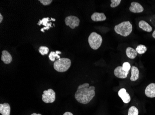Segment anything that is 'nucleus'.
Segmentation results:
<instances>
[{"mask_svg":"<svg viewBox=\"0 0 155 115\" xmlns=\"http://www.w3.org/2000/svg\"><path fill=\"white\" fill-rule=\"evenodd\" d=\"M114 74L117 77L125 79L127 77L129 71H124L123 69L122 66H118L114 71Z\"/></svg>","mask_w":155,"mask_h":115,"instance_id":"0eeeda50","label":"nucleus"},{"mask_svg":"<svg viewBox=\"0 0 155 115\" xmlns=\"http://www.w3.org/2000/svg\"><path fill=\"white\" fill-rule=\"evenodd\" d=\"M65 22L66 26H68L72 29H74L80 25V20L76 16L71 15L66 17Z\"/></svg>","mask_w":155,"mask_h":115,"instance_id":"423d86ee","label":"nucleus"},{"mask_svg":"<svg viewBox=\"0 0 155 115\" xmlns=\"http://www.w3.org/2000/svg\"><path fill=\"white\" fill-rule=\"evenodd\" d=\"M31 115H42L41 114H36L35 113H33V114H31Z\"/></svg>","mask_w":155,"mask_h":115,"instance_id":"c756f323","label":"nucleus"},{"mask_svg":"<svg viewBox=\"0 0 155 115\" xmlns=\"http://www.w3.org/2000/svg\"><path fill=\"white\" fill-rule=\"evenodd\" d=\"M125 53H126L127 56L130 59H134L135 58L137 55V53L136 51V49L131 47H128L126 48Z\"/></svg>","mask_w":155,"mask_h":115,"instance_id":"dca6fc26","label":"nucleus"},{"mask_svg":"<svg viewBox=\"0 0 155 115\" xmlns=\"http://www.w3.org/2000/svg\"><path fill=\"white\" fill-rule=\"evenodd\" d=\"M146 96L150 98L155 97V83H151L147 86L145 90Z\"/></svg>","mask_w":155,"mask_h":115,"instance_id":"1a4fd4ad","label":"nucleus"},{"mask_svg":"<svg viewBox=\"0 0 155 115\" xmlns=\"http://www.w3.org/2000/svg\"><path fill=\"white\" fill-rule=\"evenodd\" d=\"M118 95L124 103L128 104L130 102L131 99L130 95L126 92V90L125 89L123 88L119 90V91L118 92Z\"/></svg>","mask_w":155,"mask_h":115,"instance_id":"6e6552de","label":"nucleus"},{"mask_svg":"<svg viewBox=\"0 0 155 115\" xmlns=\"http://www.w3.org/2000/svg\"><path fill=\"white\" fill-rule=\"evenodd\" d=\"M55 92L54 90L48 89L43 91V94L42 95V99L46 103H52L55 100Z\"/></svg>","mask_w":155,"mask_h":115,"instance_id":"39448f33","label":"nucleus"},{"mask_svg":"<svg viewBox=\"0 0 155 115\" xmlns=\"http://www.w3.org/2000/svg\"><path fill=\"white\" fill-rule=\"evenodd\" d=\"M88 41L90 46L92 49L97 50L101 45L103 39L100 35L95 32H93L90 35Z\"/></svg>","mask_w":155,"mask_h":115,"instance_id":"20e7f679","label":"nucleus"},{"mask_svg":"<svg viewBox=\"0 0 155 115\" xmlns=\"http://www.w3.org/2000/svg\"><path fill=\"white\" fill-rule=\"evenodd\" d=\"M63 115H74V114L70 112H66L63 114Z\"/></svg>","mask_w":155,"mask_h":115,"instance_id":"a878e982","label":"nucleus"},{"mask_svg":"<svg viewBox=\"0 0 155 115\" xmlns=\"http://www.w3.org/2000/svg\"><path fill=\"white\" fill-rule=\"evenodd\" d=\"M122 68L125 71H129L130 68H131V66L129 62H124L123 64Z\"/></svg>","mask_w":155,"mask_h":115,"instance_id":"5701e85b","label":"nucleus"},{"mask_svg":"<svg viewBox=\"0 0 155 115\" xmlns=\"http://www.w3.org/2000/svg\"><path fill=\"white\" fill-rule=\"evenodd\" d=\"M48 57L49 59L52 61H54L56 58L59 59H60V57H61L60 55H59V54H57L55 52L53 51L51 52L50 54H49Z\"/></svg>","mask_w":155,"mask_h":115,"instance_id":"412c9836","label":"nucleus"},{"mask_svg":"<svg viewBox=\"0 0 155 115\" xmlns=\"http://www.w3.org/2000/svg\"><path fill=\"white\" fill-rule=\"evenodd\" d=\"M152 37L154 38L155 39V30L153 32V33H152Z\"/></svg>","mask_w":155,"mask_h":115,"instance_id":"cd10ccee","label":"nucleus"},{"mask_svg":"<svg viewBox=\"0 0 155 115\" xmlns=\"http://www.w3.org/2000/svg\"><path fill=\"white\" fill-rule=\"evenodd\" d=\"M71 65V61L69 59L62 58L55 61L54 67L55 70L57 71L64 72L69 69Z\"/></svg>","mask_w":155,"mask_h":115,"instance_id":"7ed1b4c3","label":"nucleus"},{"mask_svg":"<svg viewBox=\"0 0 155 115\" xmlns=\"http://www.w3.org/2000/svg\"><path fill=\"white\" fill-rule=\"evenodd\" d=\"M39 1L40 2L43 4L44 6H47L51 4L53 1L52 0H39Z\"/></svg>","mask_w":155,"mask_h":115,"instance_id":"b1692460","label":"nucleus"},{"mask_svg":"<svg viewBox=\"0 0 155 115\" xmlns=\"http://www.w3.org/2000/svg\"><path fill=\"white\" fill-rule=\"evenodd\" d=\"M110 2H111L110 5V7L114 8L117 7L121 3V0H111Z\"/></svg>","mask_w":155,"mask_h":115,"instance_id":"4be33fe9","label":"nucleus"},{"mask_svg":"<svg viewBox=\"0 0 155 115\" xmlns=\"http://www.w3.org/2000/svg\"><path fill=\"white\" fill-rule=\"evenodd\" d=\"M56 53H57V54H61V51H56L55 52Z\"/></svg>","mask_w":155,"mask_h":115,"instance_id":"c85d7f7f","label":"nucleus"},{"mask_svg":"<svg viewBox=\"0 0 155 115\" xmlns=\"http://www.w3.org/2000/svg\"><path fill=\"white\" fill-rule=\"evenodd\" d=\"M131 77L130 80L133 82L137 81L139 78V70L137 67L133 66L131 68Z\"/></svg>","mask_w":155,"mask_h":115,"instance_id":"2eb2a0df","label":"nucleus"},{"mask_svg":"<svg viewBox=\"0 0 155 115\" xmlns=\"http://www.w3.org/2000/svg\"><path fill=\"white\" fill-rule=\"evenodd\" d=\"M11 108L8 103L1 104H0V113L2 115H10Z\"/></svg>","mask_w":155,"mask_h":115,"instance_id":"ddd939ff","label":"nucleus"},{"mask_svg":"<svg viewBox=\"0 0 155 115\" xmlns=\"http://www.w3.org/2000/svg\"><path fill=\"white\" fill-rule=\"evenodd\" d=\"M50 27L49 26L45 27L42 28L41 29V32H45V30H48L50 29Z\"/></svg>","mask_w":155,"mask_h":115,"instance_id":"393cba45","label":"nucleus"},{"mask_svg":"<svg viewBox=\"0 0 155 115\" xmlns=\"http://www.w3.org/2000/svg\"><path fill=\"white\" fill-rule=\"evenodd\" d=\"M129 10L130 12L133 13H140L143 12L144 8L140 3L137 2H132L130 7Z\"/></svg>","mask_w":155,"mask_h":115,"instance_id":"9d476101","label":"nucleus"},{"mask_svg":"<svg viewBox=\"0 0 155 115\" xmlns=\"http://www.w3.org/2000/svg\"><path fill=\"white\" fill-rule=\"evenodd\" d=\"M94 86H90L88 83L80 85L75 94V98L78 102L87 104L93 99L95 95Z\"/></svg>","mask_w":155,"mask_h":115,"instance_id":"f257e3e1","label":"nucleus"},{"mask_svg":"<svg viewBox=\"0 0 155 115\" xmlns=\"http://www.w3.org/2000/svg\"><path fill=\"white\" fill-rule=\"evenodd\" d=\"M138 26L141 29L145 32H150L152 31V28L151 26L145 21L141 20L139 21Z\"/></svg>","mask_w":155,"mask_h":115,"instance_id":"4468645a","label":"nucleus"},{"mask_svg":"<svg viewBox=\"0 0 155 115\" xmlns=\"http://www.w3.org/2000/svg\"><path fill=\"white\" fill-rule=\"evenodd\" d=\"M3 16L1 14H0V23H1L2 22V20H3Z\"/></svg>","mask_w":155,"mask_h":115,"instance_id":"bb28decb","label":"nucleus"},{"mask_svg":"<svg viewBox=\"0 0 155 115\" xmlns=\"http://www.w3.org/2000/svg\"><path fill=\"white\" fill-rule=\"evenodd\" d=\"M132 28L133 27L131 23L129 21H127L116 25L114 27V31L117 34L126 37L130 34Z\"/></svg>","mask_w":155,"mask_h":115,"instance_id":"f03ea898","label":"nucleus"},{"mask_svg":"<svg viewBox=\"0 0 155 115\" xmlns=\"http://www.w3.org/2000/svg\"><path fill=\"white\" fill-rule=\"evenodd\" d=\"M49 48L47 47L41 46L39 48V52L42 55H45L48 54L49 52Z\"/></svg>","mask_w":155,"mask_h":115,"instance_id":"aec40b11","label":"nucleus"},{"mask_svg":"<svg viewBox=\"0 0 155 115\" xmlns=\"http://www.w3.org/2000/svg\"><path fill=\"white\" fill-rule=\"evenodd\" d=\"M139 111L138 109L134 106H132L130 108L128 115H138Z\"/></svg>","mask_w":155,"mask_h":115,"instance_id":"6ab92c4d","label":"nucleus"},{"mask_svg":"<svg viewBox=\"0 0 155 115\" xmlns=\"http://www.w3.org/2000/svg\"><path fill=\"white\" fill-rule=\"evenodd\" d=\"M1 60L5 64H9L12 61V57L11 54L7 50H3L1 56Z\"/></svg>","mask_w":155,"mask_h":115,"instance_id":"f8f14e48","label":"nucleus"},{"mask_svg":"<svg viewBox=\"0 0 155 115\" xmlns=\"http://www.w3.org/2000/svg\"><path fill=\"white\" fill-rule=\"evenodd\" d=\"M51 20H50V18H48V17H47V18H44L43 19H42L41 20H39V22H38L37 25H39V26H41V25H42L44 26L45 27L49 26L50 27V28L52 27V23H48V22L49 21H50Z\"/></svg>","mask_w":155,"mask_h":115,"instance_id":"f3484780","label":"nucleus"},{"mask_svg":"<svg viewBox=\"0 0 155 115\" xmlns=\"http://www.w3.org/2000/svg\"><path fill=\"white\" fill-rule=\"evenodd\" d=\"M136 51L137 53H139V54H143V53H145L147 51V47L143 45H139L137 46L136 49Z\"/></svg>","mask_w":155,"mask_h":115,"instance_id":"a211bd4d","label":"nucleus"},{"mask_svg":"<svg viewBox=\"0 0 155 115\" xmlns=\"http://www.w3.org/2000/svg\"><path fill=\"white\" fill-rule=\"evenodd\" d=\"M91 19L95 22L98 21H103L107 19V17L104 14L102 13H97L95 12L91 15Z\"/></svg>","mask_w":155,"mask_h":115,"instance_id":"9b49d317","label":"nucleus"},{"mask_svg":"<svg viewBox=\"0 0 155 115\" xmlns=\"http://www.w3.org/2000/svg\"><path fill=\"white\" fill-rule=\"evenodd\" d=\"M51 20L52 21H55L56 20L55 19H53V18H51Z\"/></svg>","mask_w":155,"mask_h":115,"instance_id":"7c9ffc66","label":"nucleus"}]
</instances>
